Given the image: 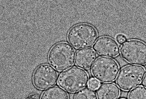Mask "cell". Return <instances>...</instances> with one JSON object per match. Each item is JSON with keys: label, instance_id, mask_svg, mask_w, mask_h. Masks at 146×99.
I'll use <instances>...</instances> for the list:
<instances>
[{"label": "cell", "instance_id": "6da1fadb", "mask_svg": "<svg viewBox=\"0 0 146 99\" xmlns=\"http://www.w3.org/2000/svg\"><path fill=\"white\" fill-rule=\"evenodd\" d=\"M97 31L91 25L80 23L76 25L69 31L67 39L70 45L76 49L88 48L98 40Z\"/></svg>", "mask_w": 146, "mask_h": 99}, {"label": "cell", "instance_id": "7a4b0ae2", "mask_svg": "<svg viewBox=\"0 0 146 99\" xmlns=\"http://www.w3.org/2000/svg\"><path fill=\"white\" fill-rule=\"evenodd\" d=\"M76 53L72 46L66 42L55 44L48 55L49 64L55 70L63 71L71 68L74 64Z\"/></svg>", "mask_w": 146, "mask_h": 99}, {"label": "cell", "instance_id": "3957f363", "mask_svg": "<svg viewBox=\"0 0 146 99\" xmlns=\"http://www.w3.org/2000/svg\"><path fill=\"white\" fill-rule=\"evenodd\" d=\"M89 82L88 73L78 67H73L62 72L58 79V84L60 87L72 93L85 88Z\"/></svg>", "mask_w": 146, "mask_h": 99}, {"label": "cell", "instance_id": "277c9868", "mask_svg": "<svg viewBox=\"0 0 146 99\" xmlns=\"http://www.w3.org/2000/svg\"><path fill=\"white\" fill-rule=\"evenodd\" d=\"M145 72V68L141 66H126L119 72L116 80L117 85L123 90H132L141 84Z\"/></svg>", "mask_w": 146, "mask_h": 99}, {"label": "cell", "instance_id": "5b68a950", "mask_svg": "<svg viewBox=\"0 0 146 99\" xmlns=\"http://www.w3.org/2000/svg\"><path fill=\"white\" fill-rule=\"evenodd\" d=\"M91 72L94 79L99 82L110 83L117 79L119 72V65L113 59L100 57L94 63Z\"/></svg>", "mask_w": 146, "mask_h": 99}, {"label": "cell", "instance_id": "8992f818", "mask_svg": "<svg viewBox=\"0 0 146 99\" xmlns=\"http://www.w3.org/2000/svg\"><path fill=\"white\" fill-rule=\"evenodd\" d=\"M120 53L128 63L140 66L146 64V44L142 41H126L121 45Z\"/></svg>", "mask_w": 146, "mask_h": 99}, {"label": "cell", "instance_id": "52a82bcc", "mask_svg": "<svg viewBox=\"0 0 146 99\" xmlns=\"http://www.w3.org/2000/svg\"><path fill=\"white\" fill-rule=\"evenodd\" d=\"M58 76L57 72L52 66L43 64L35 70L33 75V83L38 89H48L56 84Z\"/></svg>", "mask_w": 146, "mask_h": 99}, {"label": "cell", "instance_id": "ba28073f", "mask_svg": "<svg viewBox=\"0 0 146 99\" xmlns=\"http://www.w3.org/2000/svg\"><path fill=\"white\" fill-rule=\"evenodd\" d=\"M93 48L99 55L109 58L116 57L120 52L118 43L108 37H101L98 39L93 45Z\"/></svg>", "mask_w": 146, "mask_h": 99}, {"label": "cell", "instance_id": "9c48e42d", "mask_svg": "<svg viewBox=\"0 0 146 99\" xmlns=\"http://www.w3.org/2000/svg\"><path fill=\"white\" fill-rule=\"evenodd\" d=\"M97 58L96 53L92 48L81 49L76 54L75 64L80 68L86 70H90Z\"/></svg>", "mask_w": 146, "mask_h": 99}, {"label": "cell", "instance_id": "30bf717a", "mask_svg": "<svg viewBox=\"0 0 146 99\" xmlns=\"http://www.w3.org/2000/svg\"><path fill=\"white\" fill-rule=\"evenodd\" d=\"M120 92L118 86L113 83H106L102 84L97 89L98 99H118Z\"/></svg>", "mask_w": 146, "mask_h": 99}, {"label": "cell", "instance_id": "8fae6325", "mask_svg": "<svg viewBox=\"0 0 146 99\" xmlns=\"http://www.w3.org/2000/svg\"><path fill=\"white\" fill-rule=\"evenodd\" d=\"M40 99H69L68 93L59 86H53L46 90Z\"/></svg>", "mask_w": 146, "mask_h": 99}, {"label": "cell", "instance_id": "7c38bea8", "mask_svg": "<svg viewBox=\"0 0 146 99\" xmlns=\"http://www.w3.org/2000/svg\"><path fill=\"white\" fill-rule=\"evenodd\" d=\"M74 99H98L94 90L90 88H85L78 92L75 96Z\"/></svg>", "mask_w": 146, "mask_h": 99}, {"label": "cell", "instance_id": "4fadbf2b", "mask_svg": "<svg viewBox=\"0 0 146 99\" xmlns=\"http://www.w3.org/2000/svg\"><path fill=\"white\" fill-rule=\"evenodd\" d=\"M128 99H146V88L141 86L135 88L129 93Z\"/></svg>", "mask_w": 146, "mask_h": 99}, {"label": "cell", "instance_id": "5bb4252c", "mask_svg": "<svg viewBox=\"0 0 146 99\" xmlns=\"http://www.w3.org/2000/svg\"><path fill=\"white\" fill-rule=\"evenodd\" d=\"M88 87L93 90L98 89L100 86V83L98 80L95 79H91L88 83Z\"/></svg>", "mask_w": 146, "mask_h": 99}, {"label": "cell", "instance_id": "9a60e30c", "mask_svg": "<svg viewBox=\"0 0 146 99\" xmlns=\"http://www.w3.org/2000/svg\"><path fill=\"white\" fill-rule=\"evenodd\" d=\"M116 39H117V42L119 44H122L126 41V37L124 35L122 34L117 35Z\"/></svg>", "mask_w": 146, "mask_h": 99}, {"label": "cell", "instance_id": "2e32d148", "mask_svg": "<svg viewBox=\"0 0 146 99\" xmlns=\"http://www.w3.org/2000/svg\"><path fill=\"white\" fill-rule=\"evenodd\" d=\"M25 99H39L37 95L33 94L28 97Z\"/></svg>", "mask_w": 146, "mask_h": 99}, {"label": "cell", "instance_id": "e0dca14e", "mask_svg": "<svg viewBox=\"0 0 146 99\" xmlns=\"http://www.w3.org/2000/svg\"><path fill=\"white\" fill-rule=\"evenodd\" d=\"M143 86L144 87L146 88V74L145 75V77H144L143 80Z\"/></svg>", "mask_w": 146, "mask_h": 99}, {"label": "cell", "instance_id": "ac0fdd59", "mask_svg": "<svg viewBox=\"0 0 146 99\" xmlns=\"http://www.w3.org/2000/svg\"></svg>", "mask_w": 146, "mask_h": 99}]
</instances>
